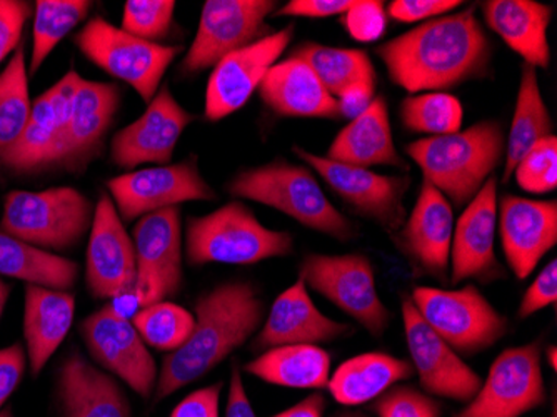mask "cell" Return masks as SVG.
<instances>
[{"label":"cell","mask_w":557,"mask_h":417,"mask_svg":"<svg viewBox=\"0 0 557 417\" xmlns=\"http://www.w3.org/2000/svg\"><path fill=\"white\" fill-rule=\"evenodd\" d=\"M122 97L124 93L117 84L94 83L81 77L75 90L62 165L79 171L99 156L109 128L121 109Z\"/></svg>","instance_id":"cell-24"},{"label":"cell","mask_w":557,"mask_h":417,"mask_svg":"<svg viewBox=\"0 0 557 417\" xmlns=\"http://www.w3.org/2000/svg\"><path fill=\"white\" fill-rule=\"evenodd\" d=\"M131 322L147 346L162 353H174L193 334L196 316L177 304L161 301L137 310Z\"/></svg>","instance_id":"cell-39"},{"label":"cell","mask_w":557,"mask_h":417,"mask_svg":"<svg viewBox=\"0 0 557 417\" xmlns=\"http://www.w3.org/2000/svg\"><path fill=\"white\" fill-rule=\"evenodd\" d=\"M453 234V206L424 181L411 216L391 240L418 278L436 279L441 284H447Z\"/></svg>","instance_id":"cell-17"},{"label":"cell","mask_w":557,"mask_h":417,"mask_svg":"<svg viewBox=\"0 0 557 417\" xmlns=\"http://www.w3.org/2000/svg\"><path fill=\"white\" fill-rule=\"evenodd\" d=\"M30 111L29 77L21 46L0 72V158L21 139L29 124Z\"/></svg>","instance_id":"cell-37"},{"label":"cell","mask_w":557,"mask_h":417,"mask_svg":"<svg viewBox=\"0 0 557 417\" xmlns=\"http://www.w3.org/2000/svg\"><path fill=\"white\" fill-rule=\"evenodd\" d=\"M134 241L108 193L100 194L94 211L86 256V284L96 299H115L136 284Z\"/></svg>","instance_id":"cell-19"},{"label":"cell","mask_w":557,"mask_h":417,"mask_svg":"<svg viewBox=\"0 0 557 417\" xmlns=\"http://www.w3.org/2000/svg\"><path fill=\"white\" fill-rule=\"evenodd\" d=\"M289 58L299 59L312 69L331 96L339 97L354 84L377 81L374 64L361 49H341L318 42H304Z\"/></svg>","instance_id":"cell-34"},{"label":"cell","mask_w":557,"mask_h":417,"mask_svg":"<svg viewBox=\"0 0 557 417\" xmlns=\"http://www.w3.org/2000/svg\"><path fill=\"white\" fill-rule=\"evenodd\" d=\"M546 356L549 357L550 368L556 369V346L547 347Z\"/></svg>","instance_id":"cell-54"},{"label":"cell","mask_w":557,"mask_h":417,"mask_svg":"<svg viewBox=\"0 0 557 417\" xmlns=\"http://www.w3.org/2000/svg\"><path fill=\"white\" fill-rule=\"evenodd\" d=\"M196 326L187 343L169 353L156 385V401L205 378L261 328L264 303L252 282H224L197 299Z\"/></svg>","instance_id":"cell-2"},{"label":"cell","mask_w":557,"mask_h":417,"mask_svg":"<svg viewBox=\"0 0 557 417\" xmlns=\"http://www.w3.org/2000/svg\"><path fill=\"white\" fill-rule=\"evenodd\" d=\"M74 44L87 61L133 87L149 103L161 89L169 65L183 47L139 39L102 17H94L75 34Z\"/></svg>","instance_id":"cell-7"},{"label":"cell","mask_w":557,"mask_h":417,"mask_svg":"<svg viewBox=\"0 0 557 417\" xmlns=\"http://www.w3.org/2000/svg\"><path fill=\"white\" fill-rule=\"evenodd\" d=\"M299 279L374 338L389 329L393 315L379 297L374 268L364 254H309L300 262Z\"/></svg>","instance_id":"cell-9"},{"label":"cell","mask_w":557,"mask_h":417,"mask_svg":"<svg viewBox=\"0 0 557 417\" xmlns=\"http://www.w3.org/2000/svg\"><path fill=\"white\" fill-rule=\"evenodd\" d=\"M293 249L289 232L265 228L239 200L187 221L186 257L190 266L258 265L289 256Z\"/></svg>","instance_id":"cell-5"},{"label":"cell","mask_w":557,"mask_h":417,"mask_svg":"<svg viewBox=\"0 0 557 417\" xmlns=\"http://www.w3.org/2000/svg\"><path fill=\"white\" fill-rule=\"evenodd\" d=\"M0 417H14V413H12L11 407H5V409L0 410Z\"/></svg>","instance_id":"cell-56"},{"label":"cell","mask_w":557,"mask_h":417,"mask_svg":"<svg viewBox=\"0 0 557 417\" xmlns=\"http://www.w3.org/2000/svg\"><path fill=\"white\" fill-rule=\"evenodd\" d=\"M459 5H462L461 0H394L386 12L394 21L412 24L443 17Z\"/></svg>","instance_id":"cell-46"},{"label":"cell","mask_w":557,"mask_h":417,"mask_svg":"<svg viewBox=\"0 0 557 417\" xmlns=\"http://www.w3.org/2000/svg\"><path fill=\"white\" fill-rule=\"evenodd\" d=\"M24 339L33 378L42 372L71 331L75 297L69 291L27 284L24 293Z\"/></svg>","instance_id":"cell-28"},{"label":"cell","mask_w":557,"mask_h":417,"mask_svg":"<svg viewBox=\"0 0 557 417\" xmlns=\"http://www.w3.org/2000/svg\"><path fill=\"white\" fill-rule=\"evenodd\" d=\"M497 222L504 257L518 281H524L557 244V203L503 196Z\"/></svg>","instance_id":"cell-22"},{"label":"cell","mask_w":557,"mask_h":417,"mask_svg":"<svg viewBox=\"0 0 557 417\" xmlns=\"http://www.w3.org/2000/svg\"><path fill=\"white\" fill-rule=\"evenodd\" d=\"M137 278L133 293L140 309L175 296L183 287L181 207L144 216L134 228Z\"/></svg>","instance_id":"cell-14"},{"label":"cell","mask_w":557,"mask_h":417,"mask_svg":"<svg viewBox=\"0 0 557 417\" xmlns=\"http://www.w3.org/2000/svg\"><path fill=\"white\" fill-rule=\"evenodd\" d=\"M244 371L269 384L321 391L331 378V354L314 344L272 347L247 363Z\"/></svg>","instance_id":"cell-31"},{"label":"cell","mask_w":557,"mask_h":417,"mask_svg":"<svg viewBox=\"0 0 557 417\" xmlns=\"http://www.w3.org/2000/svg\"><path fill=\"white\" fill-rule=\"evenodd\" d=\"M86 194L74 187L12 191L5 196L0 231L49 253L74 249L94 221Z\"/></svg>","instance_id":"cell-6"},{"label":"cell","mask_w":557,"mask_h":417,"mask_svg":"<svg viewBox=\"0 0 557 417\" xmlns=\"http://www.w3.org/2000/svg\"><path fill=\"white\" fill-rule=\"evenodd\" d=\"M297 158L314 169L354 214L375 222L393 236L408 219L404 197L411 187L409 175L375 174L371 169L354 168L322 158L302 147H294Z\"/></svg>","instance_id":"cell-11"},{"label":"cell","mask_w":557,"mask_h":417,"mask_svg":"<svg viewBox=\"0 0 557 417\" xmlns=\"http://www.w3.org/2000/svg\"><path fill=\"white\" fill-rule=\"evenodd\" d=\"M406 341L419 382L429 396L471 403L483 379L419 316L411 297L403 301Z\"/></svg>","instance_id":"cell-18"},{"label":"cell","mask_w":557,"mask_h":417,"mask_svg":"<svg viewBox=\"0 0 557 417\" xmlns=\"http://www.w3.org/2000/svg\"><path fill=\"white\" fill-rule=\"evenodd\" d=\"M108 191L122 222L139 221L144 216L180 207L189 200L218 197L200 174L196 158L115 175L109 179Z\"/></svg>","instance_id":"cell-12"},{"label":"cell","mask_w":557,"mask_h":417,"mask_svg":"<svg viewBox=\"0 0 557 417\" xmlns=\"http://www.w3.org/2000/svg\"><path fill=\"white\" fill-rule=\"evenodd\" d=\"M79 331L97 364L149 400L158 385V366L131 319L122 318L108 304L84 319Z\"/></svg>","instance_id":"cell-15"},{"label":"cell","mask_w":557,"mask_h":417,"mask_svg":"<svg viewBox=\"0 0 557 417\" xmlns=\"http://www.w3.org/2000/svg\"><path fill=\"white\" fill-rule=\"evenodd\" d=\"M89 0H39L34 8L33 54L30 75L37 74L55 47L89 15Z\"/></svg>","instance_id":"cell-36"},{"label":"cell","mask_w":557,"mask_h":417,"mask_svg":"<svg viewBox=\"0 0 557 417\" xmlns=\"http://www.w3.org/2000/svg\"><path fill=\"white\" fill-rule=\"evenodd\" d=\"M497 225V177L491 175L454 225L450 284L475 279L487 285L506 278L494 250Z\"/></svg>","instance_id":"cell-21"},{"label":"cell","mask_w":557,"mask_h":417,"mask_svg":"<svg viewBox=\"0 0 557 417\" xmlns=\"http://www.w3.org/2000/svg\"><path fill=\"white\" fill-rule=\"evenodd\" d=\"M341 24L358 42H374L387 29L386 5L381 0H356L352 8L341 15Z\"/></svg>","instance_id":"cell-43"},{"label":"cell","mask_w":557,"mask_h":417,"mask_svg":"<svg viewBox=\"0 0 557 417\" xmlns=\"http://www.w3.org/2000/svg\"><path fill=\"white\" fill-rule=\"evenodd\" d=\"M221 391L222 382L197 389L174 407L171 417H219Z\"/></svg>","instance_id":"cell-49"},{"label":"cell","mask_w":557,"mask_h":417,"mask_svg":"<svg viewBox=\"0 0 557 417\" xmlns=\"http://www.w3.org/2000/svg\"><path fill=\"white\" fill-rule=\"evenodd\" d=\"M369 409L377 417H443V404L412 385H393Z\"/></svg>","instance_id":"cell-42"},{"label":"cell","mask_w":557,"mask_h":417,"mask_svg":"<svg viewBox=\"0 0 557 417\" xmlns=\"http://www.w3.org/2000/svg\"><path fill=\"white\" fill-rule=\"evenodd\" d=\"M557 301V260L553 259L544 266L543 271L534 279L533 284L529 285L519 306L518 316L521 319L531 318V316L546 309L547 306H554Z\"/></svg>","instance_id":"cell-45"},{"label":"cell","mask_w":557,"mask_h":417,"mask_svg":"<svg viewBox=\"0 0 557 417\" xmlns=\"http://www.w3.org/2000/svg\"><path fill=\"white\" fill-rule=\"evenodd\" d=\"M541 353V339L503 351L474 400L454 417H521L540 409L546 403Z\"/></svg>","instance_id":"cell-13"},{"label":"cell","mask_w":557,"mask_h":417,"mask_svg":"<svg viewBox=\"0 0 557 417\" xmlns=\"http://www.w3.org/2000/svg\"><path fill=\"white\" fill-rule=\"evenodd\" d=\"M34 8L24 0H0V62L21 47L25 22Z\"/></svg>","instance_id":"cell-44"},{"label":"cell","mask_w":557,"mask_h":417,"mask_svg":"<svg viewBox=\"0 0 557 417\" xmlns=\"http://www.w3.org/2000/svg\"><path fill=\"white\" fill-rule=\"evenodd\" d=\"M293 36L294 24H289L215 64L206 90V119L222 121L244 108L286 52Z\"/></svg>","instance_id":"cell-16"},{"label":"cell","mask_w":557,"mask_h":417,"mask_svg":"<svg viewBox=\"0 0 557 417\" xmlns=\"http://www.w3.org/2000/svg\"><path fill=\"white\" fill-rule=\"evenodd\" d=\"M414 366L386 353H364L344 360L329 378V391L343 406H362L397 382L414 376Z\"/></svg>","instance_id":"cell-30"},{"label":"cell","mask_w":557,"mask_h":417,"mask_svg":"<svg viewBox=\"0 0 557 417\" xmlns=\"http://www.w3.org/2000/svg\"><path fill=\"white\" fill-rule=\"evenodd\" d=\"M375 54L391 81L411 96L446 93L493 72V46L472 8L422 22Z\"/></svg>","instance_id":"cell-1"},{"label":"cell","mask_w":557,"mask_h":417,"mask_svg":"<svg viewBox=\"0 0 557 417\" xmlns=\"http://www.w3.org/2000/svg\"><path fill=\"white\" fill-rule=\"evenodd\" d=\"M336 417H368L362 413H341Z\"/></svg>","instance_id":"cell-55"},{"label":"cell","mask_w":557,"mask_h":417,"mask_svg":"<svg viewBox=\"0 0 557 417\" xmlns=\"http://www.w3.org/2000/svg\"><path fill=\"white\" fill-rule=\"evenodd\" d=\"M375 97L374 83H359L350 86L337 97V108H339L341 119L354 121L359 118L366 109L371 106Z\"/></svg>","instance_id":"cell-50"},{"label":"cell","mask_w":557,"mask_h":417,"mask_svg":"<svg viewBox=\"0 0 557 417\" xmlns=\"http://www.w3.org/2000/svg\"><path fill=\"white\" fill-rule=\"evenodd\" d=\"M9 294H11V287L8 282L0 281V318L4 315L5 304H8Z\"/></svg>","instance_id":"cell-53"},{"label":"cell","mask_w":557,"mask_h":417,"mask_svg":"<svg viewBox=\"0 0 557 417\" xmlns=\"http://www.w3.org/2000/svg\"><path fill=\"white\" fill-rule=\"evenodd\" d=\"M487 27L508 44L524 64L547 69L553 9L536 0H487L481 4Z\"/></svg>","instance_id":"cell-29"},{"label":"cell","mask_w":557,"mask_h":417,"mask_svg":"<svg viewBox=\"0 0 557 417\" xmlns=\"http://www.w3.org/2000/svg\"><path fill=\"white\" fill-rule=\"evenodd\" d=\"M274 0H209L200 12L193 46L181 62L186 75L214 69L225 56L271 36L268 17L277 9Z\"/></svg>","instance_id":"cell-10"},{"label":"cell","mask_w":557,"mask_h":417,"mask_svg":"<svg viewBox=\"0 0 557 417\" xmlns=\"http://www.w3.org/2000/svg\"><path fill=\"white\" fill-rule=\"evenodd\" d=\"M25 366H27V357L21 344H12L0 349V409L21 384Z\"/></svg>","instance_id":"cell-47"},{"label":"cell","mask_w":557,"mask_h":417,"mask_svg":"<svg viewBox=\"0 0 557 417\" xmlns=\"http://www.w3.org/2000/svg\"><path fill=\"white\" fill-rule=\"evenodd\" d=\"M231 196L252 200L289 216L304 228L347 243L358 228L327 199L311 169L275 159L259 168L244 169L225 186Z\"/></svg>","instance_id":"cell-4"},{"label":"cell","mask_w":557,"mask_h":417,"mask_svg":"<svg viewBox=\"0 0 557 417\" xmlns=\"http://www.w3.org/2000/svg\"><path fill=\"white\" fill-rule=\"evenodd\" d=\"M265 108L278 118L341 119L337 99L306 62H277L259 87Z\"/></svg>","instance_id":"cell-25"},{"label":"cell","mask_w":557,"mask_h":417,"mask_svg":"<svg viewBox=\"0 0 557 417\" xmlns=\"http://www.w3.org/2000/svg\"><path fill=\"white\" fill-rule=\"evenodd\" d=\"M196 115L181 106L169 86H162L146 112L121 128L111 143V159L117 168L171 164L172 154Z\"/></svg>","instance_id":"cell-20"},{"label":"cell","mask_w":557,"mask_h":417,"mask_svg":"<svg viewBox=\"0 0 557 417\" xmlns=\"http://www.w3.org/2000/svg\"><path fill=\"white\" fill-rule=\"evenodd\" d=\"M549 136H553V121L541 94L536 68L522 64L515 118L506 139L503 182L511 181L512 172L519 161L540 140Z\"/></svg>","instance_id":"cell-32"},{"label":"cell","mask_w":557,"mask_h":417,"mask_svg":"<svg viewBox=\"0 0 557 417\" xmlns=\"http://www.w3.org/2000/svg\"><path fill=\"white\" fill-rule=\"evenodd\" d=\"M346 322H337L322 315L314 306L302 279H297L289 290L275 297L268 321L252 343L256 353L272 347L296 346V344L333 343L352 334Z\"/></svg>","instance_id":"cell-23"},{"label":"cell","mask_w":557,"mask_h":417,"mask_svg":"<svg viewBox=\"0 0 557 417\" xmlns=\"http://www.w3.org/2000/svg\"><path fill=\"white\" fill-rule=\"evenodd\" d=\"M50 164H61V143L46 93L34 100L29 124L21 139L0 158V165L14 172H34Z\"/></svg>","instance_id":"cell-35"},{"label":"cell","mask_w":557,"mask_h":417,"mask_svg":"<svg viewBox=\"0 0 557 417\" xmlns=\"http://www.w3.org/2000/svg\"><path fill=\"white\" fill-rule=\"evenodd\" d=\"M399 119L411 133L447 136L462 127V103L447 93H422L406 97L399 106Z\"/></svg>","instance_id":"cell-38"},{"label":"cell","mask_w":557,"mask_h":417,"mask_svg":"<svg viewBox=\"0 0 557 417\" xmlns=\"http://www.w3.org/2000/svg\"><path fill=\"white\" fill-rule=\"evenodd\" d=\"M411 301L429 328L459 356L484 353L509 332V319L474 284L454 291L419 285Z\"/></svg>","instance_id":"cell-8"},{"label":"cell","mask_w":557,"mask_h":417,"mask_svg":"<svg viewBox=\"0 0 557 417\" xmlns=\"http://www.w3.org/2000/svg\"><path fill=\"white\" fill-rule=\"evenodd\" d=\"M356 0H290L278 9L281 17L327 19L344 15Z\"/></svg>","instance_id":"cell-48"},{"label":"cell","mask_w":557,"mask_h":417,"mask_svg":"<svg viewBox=\"0 0 557 417\" xmlns=\"http://www.w3.org/2000/svg\"><path fill=\"white\" fill-rule=\"evenodd\" d=\"M325 158L354 168L391 165L409 171L408 162L394 146L389 108L383 96H375L371 106L337 134Z\"/></svg>","instance_id":"cell-27"},{"label":"cell","mask_w":557,"mask_h":417,"mask_svg":"<svg viewBox=\"0 0 557 417\" xmlns=\"http://www.w3.org/2000/svg\"><path fill=\"white\" fill-rule=\"evenodd\" d=\"M0 275L47 290L71 291L79 278V266L0 231Z\"/></svg>","instance_id":"cell-33"},{"label":"cell","mask_w":557,"mask_h":417,"mask_svg":"<svg viewBox=\"0 0 557 417\" xmlns=\"http://www.w3.org/2000/svg\"><path fill=\"white\" fill-rule=\"evenodd\" d=\"M325 406H327V401H325L324 394L314 393L297 403L296 406L271 417H322L324 416Z\"/></svg>","instance_id":"cell-52"},{"label":"cell","mask_w":557,"mask_h":417,"mask_svg":"<svg viewBox=\"0 0 557 417\" xmlns=\"http://www.w3.org/2000/svg\"><path fill=\"white\" fill-rule=\"evenodd\" d=\"M225 417H258L250 406L249 397L244 389L240 368L236 363L233 364V371H231L230 400H227Z\"/></svg>","instance_id":"cell-51"},{"label":"cell","mask_w":557,"mask_h":417,"mask_svg":"<svg viewBox=\"0 0 557 417\" xmlns=\"http://www.w3.org/2000/svg\"><path fill=\"white\" fill-rule=\"evenodd\" d=\"M58 400L62 417H131L117 382L75 351L59 369Z\"/></svg>","instance_id":"cell-26"},{"label":"cell","mask_w":557,"mask_h":417,"mask_svg":"<svg viewBox=\"0 0 557 417\" xmlns=\"http://www.w3.org/2000/svg\"><path fill=\"white\" fill-rule=\"evenodd\" d=\"M174 14L172 0H127L121 29L139 39L158 42L171 34Z\"/></svg>","instance_id":"cell-40"},{"label":"cell","mask_w":557,"mask_h":417,"mask_svg":"<svg viewBox=\"0 0 557 417\" xmlns=\"http://www.w3.org/2000/svg\"><path fill=\"white\" fill-rule=\"evenodd\" d=\"M516 182L525 193H553L557 187L556 136L540 140L516 165Z\"/></svg>","instance_id":"cell-41"},{"label":"cell","mask_w":557,"mask_h":417,"mask_svg":"<svg viewBox=\"0 0 557 417\" xmlns=\"http://www.w3.org/2000/svg\"><path fill=\"white\" fill-rule=\"evenodd\" d=\"M424 181L440 191L454 209L468 206L506 156L500 122H475L447 136L425 137L406 146Z\"/></svg>","instance_id":"cell-3"}]
</instances>
